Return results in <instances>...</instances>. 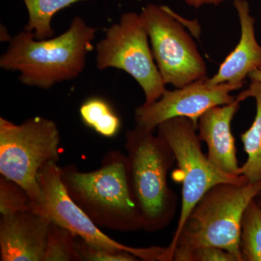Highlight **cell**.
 Returning a JSON list of instances; mask_svg holds the SVG:
<instances>
[{
    "label": "cell",
    "mask_w": 261,
    "mask_h": 261,
    "mask_svg": "<svg viewBox=\"0 0 261 261\" xmlns=\"http://www.w3.org/2000/svg\"><path fill=\"white\" fill-rule=\"evenodd\" d=\"M58 163L49 162L39 169L37 181L42 193L39 202L31 201V211L67 228L78 238L113 251H127L145 261H171L169 248L159 246L134 247L113 240L103 233L70 198L62 182Z\"/></svg>",
    "instance_id": "obj_8"
},
{
    "label": "cell",
    "mask_w": 261,
    "mask_h": 261,
    "mask_svg": "<svg viewBox=\"0 0 261 261\" xmlns=\"http://www.w3.org/2000/svg\"><path fill=\"white\" fill-rule=\"evenodd\" d=\"M243 100L240 94L230 104L210 108L200 117L197 126L199 138L207 145V155L211 163L231 176H242L231 126Z\"/></svg>",
    "instance_id": "obj_12"
},
{
    "label": "cell",
    "mask_w": 261,
    "mask_h": 261,
    "mask_svg": "<svg viewBox=\"0 0 261 261\" xmlns=\"http://www.w3.org/2000/svg\"><path fill=\"white\" fill-rule=\"evenodd\" d=\"M125 148L132 190L143 230L156 232L174 219L178 197L168 184L176 160L168 144L154 132L136 126L126 133Z\"/></svg>",
    "instance_id": "obj_4"
},
{
    "label": "cell",
    "mask_w": 261,
    "mask_h": 261,
    "mask_svg": "<svg viewBox=\"0 0 261 261\" xmlns=\"http://www.w3.org/2000/svg\"><path fill=\"white\" fill-rule=\"evenodd\" d=\"M76 240V236L69 230L51 222L44 261H82Z\"/></svg>",
    "instance_id": "obj_18"
},
{
    "label": "cell",
    "mask_w": 261,
    "mask_h": 261,
    "mask_svg": "<svg viewBox=\"0 0 261 261\" xmlns=\"http://www.w3.org/2000/svg\"><path fill=\"white\" fill-rule=\"evenodd\" d=\"M261 190L260 183H222L212 187L196 204L177 240L169 245L173 261H181L197 247L214 246L242 260V220L245 209Z\"/></svg>",
    "instance_id": "obj_3"
},
{
    "label": "cell",
    "mask_w": 261,
    "mask_h": 261,
    "mask_svg": "<svg viewBox=\"0 0 261 261\" xmlns=\"http://www.w3.org/2000/svg\"><path fill=\"white\" fill-rule=\"evenodd\" d=\"M255 200L256 201V202L258 205L261 206V190L258 192L256 197H255Z\"/></svg>",
    "instance_id": "obj_24"
},
{
    "label": "cell",
    "mask_w": 261,
    "mask_h": 261,
    "mask_svg": "<svg viewBox=\"0 0 261 261\" xmlns=\"http://www.w3.org/2000/svg\"><path fill=\"white\" fill-rule=\"evenodd\" d=\"M97 32L80 16L56 37L38 40L33 33L22 31L10 41L0 58V68L18 72L19 81L24 85L51 89L82 74L87 55L93 50Z\"/></svg>",
    "instance_id": "obj_1"
},
{
    "label": "cell",
    "mask_w": 261,
    "mask_h": 261,
    "mask_svg": "<svg viewBox=\"0 0 261 261\" xmlns=\"http://www.w3.org/2000/svg\"><path fill=\"white\" fill-rule=\"evenodd\" d=\"M225 1L227 0H185L187 5L194 8H199L205 5H218Z\"/></svg>",
    "instance_id": "obj_22"
},
{
    "label": "cell",
    "mask_w": 261,
    "mask_h": 261,
    "mask_svg": "<svg viewBox=\"0 0 261 261\" xmlns=\"http://www.w3.org/2000/svg\"><path fill=\"white\" fill-rule=\"evenodd\" d=\"M241 27L240 42L220 65L217 73L208 79L210 84L228 83L243 87L251 72L261 68V46L255 37V20L250 15L246 0H234Z\"/></svg>",
    "instance_id": "obj_13"
},
{
    "label": "cell",
    "mask_w": 261,
    "mask_h": 261,
    "mask_svg": "<svg viewBox=\"0 0 261 261\" xmlns=\"http://www.w3.org/2000/svg\"><path fill=\"white\" fill-rule=\"evenodd\" d=\"M61 134L56 122L36 116L20 123L0 118V174L25 189L32 202L42 198L39 169L60 161Z\"/></svg>",
    "instance_id": "obj_5"
},
{
    "label": "cell",
    "mask_w": 261,
    "mask_h": 261,
    "mask_svg": "<svg viewBox=\"0 0 261 261\" xmlns=\"http://www.w3.org/2000/svg\"><path fill=\"white\" fill-rule=\"evenodd\" d=\"M249 88L242 92L244 99L253 97L256 102V114L252 126L242 134V142L247 159L240 167V173L250 183L261 182V83L250 80Z\"/></svg>",
    "instance_id": "obj_14"
},
{
    "label": "cell",
    "mask_w": 261,
    "mask_h": 261,
    "mask_svg": "<svg viewBox=\"0 0 261 261\" xmlns=\"http://www.w3.org/2000/svg\"><path fill=\"white\" fill-rule=\"evenodd\" d=\"M158 135L172 150L177 168L172 173L173 181L181 185V205L173 245L177 240L185 221L196 204L212 187L222 183L242 184L245 176L226 174L211 163L202 152L201 141L191 119L177 117L158 126Z\"/></svg>",
    "instance_id": "obj_6"
},
{
    "label": "cell",
    "mask_w": 261,
    "mask_h": 261,
    "mask_svg": "<svg viewBox=\"0 0 261 261\" xmlns=\"http://www.w3.org/2000/svg\"><path fill=\"white\" fill-rule=\"evenodd\" d=\"M250 80H255L261 83V68L251 72L248 75Z\"/></svg>",
    "instance_id": "obj_23"
},
{
    "label": "cell",
    "mask_w": 261,
    "mask_h": 261,
    "mask_svg": "<svg viewBox=\"0 0 261 261\" xmlns=\"http://www.w3.org/2000/svg\"><path fill=\"white\" fill-rule=\"evenodd\" d=\"M76 248L82 261H136L139 259L127 251H113L79 238Z\"/></svg>",
    "instance_id": "obj_20"
},
{
    "label": "cell",
    "mask_w": 261,
    "mask_h": 261,
    "mask_svg": "<svg viewBox=\"0 0 261 261\" xmlns=\"http://www.w3.org/2000/svg\"><path fill=\"white\" fill-rule=\"evenodd\" d=\"M50 224L31 210L1 216L0 260L44 261Z\"/></svg>",
    "instance_id": "obj_11"
},
{
    "label": "cell",
    "mask_w": 261,
    "mask_h": 261,
    "mask_svg": "<svg viewBox=\"0 0 261 261\" xmlns=\"http://www.w3.org/2000/svg\"><path fill=\"white\" fill-rule=\"evenodd\" d=\"M31 198L23 187L5 176H0V214L6 216L30 211Z\"/></svg>",
    "instance_id": "obj_19"
},
{
    "label": "cell",
    "mask_w": 261,
    "mask_h": 261,
    "mask_svg": "<svg viewBox=\"0 0 261 261\" xmlns=\"http://www.w3.org/2000/svg\"><path fill=\"white\" fill-rule=\"evenodd\" d=\"M207 80L205 77L172 91L166 89L155 102L139 106L135 111L136 126L154 132L163 122L185 117L197 128L199 118L205 111L233 102L237 97L231 92L241 88L228 83L213 85Z\"/></svg>",
    "instance_id": "obj_10"
},
{
    "label": "cell",
    "mask_w": 261,
    "mask_h": 261,
    "mask_svg": "<svg viewBox=\"0 0 261 261\" xmlns=\"http://www.w3.org/2000/svg\"><path fill=\"white\" fill-rule=\"evenodd\" d=\"M80 113L84 124L102 137L112 138L121 129V119L110 103L102 97H90L84 101Z\"/></svg>",
    "instance_id": "obj_16"
},
{
    "label": "cell",
    "mask_w": 261,
    "mask_h": 261,
    "mask_svg": "<svg viewBox=\"0 0 261 261\" xmlns=\"http://www.w3.org/2000/svg\"><path fill=\"white\" fill-rule=\"evenodd\" d=\"M240 250L243 261H261V206L255 199L244 212Z\"/></svg>",
    "instance_id": "obj_17"
},
{
    "label": "cell",
    "mask_w": 261,
    "mask_h": 261,
    "mask_svg": "<svg viewBox=\"0 0 261 261\" xmlns=\"http://www.w3.org/2000/svg\"><path fill=\"white\" fill-rule=\"evenodd\" d=\"M148 39L140 14L130 12L123 13L118 23L107 29L95 48L98 69L113 68L128 73L143 90L145 106L157 101L166 90Z\"/></svg>",
    "instance_id": "obj_7"
},
{
    "label": "cell",
    "mask_w": 261,
    "mask_h": 261,
    "mask_svg": "<svg viewBox=\"0 0 261 261\" xmlns=\"http://www.w3.org/2000/svg\"><path fill=\"white\" fill-rule=\"evenodd\" d=\"M86 0H23L29 14L23 30L32 32L38 40L54 37L51 20L56 13Z\"/></svg>",
    "instance_id": "obj_15"
},
{
    "label": "cell",
    "mask_w": 261,
    "mask_h": 261,
    "mask_svg": "<svg viewBox=\"0 0 261 261\" xmlns=\"http://www.w3.org/2000/svg\"><path fill=\"white\" fill-rule=\"evenodd\" d=\"M141 18L165 85L176 89L207 77V67L192 37L168 7L149 4Z\"/></svg>",
    "instance_id": "obj_9"
},
{
    "label": "cell",
    "mask_w": 261,
    "mask_h": 261,
    "mask_svg": "<svg viewBox=\"0 0 261 261\" xmlns=\"http://www.w3.org/2000/svg\"><path fill=\"white\" fill-rule=\"evenodd\" d=\"M181 261H238L224 249L214 246L197 247L187 252Z\"/></svg>",
    "instance_id": "obj_21"
},
{
    "label": "cell",
    "mask_w": 261,
    "mask_h": 261,
    "mask_svg": "<svg viewBox=\"0 0 261 261\" xmlns=\"http://www.w3.org/2000/svg\"><path fill=\"white\" fill-rule=\"evenodd\" d=\"M60 173L70 198L98 227L120 232L143 230L126 154L109 151L95 171L83 172L70 164L60 167Z\"/></svg>",
    "instance_id": "obj_2"
}]
</instances>
